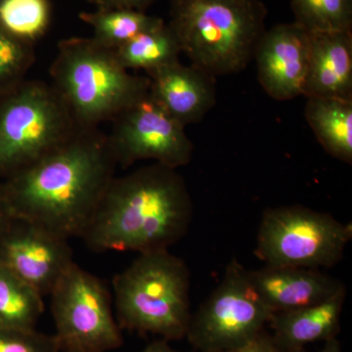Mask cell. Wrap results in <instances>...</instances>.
Here are the masks:
<instances>
[{
	"label": "cell",
	"instance_id": "obj_20",
	"mask_svg": "<svg viewBox=\"0 0 352 352\" xmlns=\"http://www.w3.org/2000/svg\"><path fill=\"white\" fill-rule=\"evenodd\" d=\"M80 19L92 28L95 41L112 50L164 22L162 18L129 9H96L80 13Z\"/></svg>",
	"mask_w": 352,
	"mask_h": 352
},
{
	"label": "cell",
	"instance_id": "obj_27",
	"mask_svg": "<svg viewBox=\"0 0 352 352\" xmlns=\"http://www.w3.org/2000/svg\"><path fill=\"white\" fill-rule=\"evenodd\" d=\"M13 215L9 208L6 191H4L3 182H0V234L3 232L7 224L12 219Z\"/></svg>",
	"mask_w": 352,
	"mask_h": 352
},
{
	"label": "cell",
	"instance_id": "obj_1",
	"mask_svg": "<svg viewBox=\"0 0 352 352\" xmlns=\"http://www.w3.org/2000/svg\"><path fill=\"white\" fill-rule=\"evenodd\" d=\"M117 168L107 134L99 127L80 129L64 144L3 180L11 214L67 239L80 238Z\"/></svg>",
	"mask_w": 352,
	"mask_h": 352
},
{
	"label": "cell",
	"instance_id": "obj_16",
	"mask_svg": "<svg viewBox=\"0 0 352 352\" xmlns=\"http://www.w3.org/2000/svg\"><path fill=\"white\" fill-rule=\"evenodd\" d=\"M344 298L346 291H342L317 305L275 312L268 324L273 342L278 349H288L337 337Z\"/></svg>",
	"mask_w": 352,
	"mask_h": 352
},
{
	"label": "cell",
	"instance_id": "obj_2",
	"mask_svg": "<svg viewBox=\"0 0 352 352\" xmlns=\"http://www.w3.org/2000/svg\"><path fill=\"white\" fill-rule=\"evenodd\" d=\"M193 219L184 178L157 163L113 178L80 239L96 252L168 250Z\"/></svg>",
	"mask_w": 352,
	"mask_h": 352
},
{
	"label": "cell",
	"instance_id": "obj_29",
	"mask_svg": "<svg viewBox=\"0 0 352 352\" xmlns=\"http://www.w3.org/2000/svg\"><path fill=\"white\" fill-rule=\"evenodd\" d=\"M321 352H342L340 344L337 338L326 340L325 346H324Z\"/></svg>",
	"mask_w": 352,
	"mask_h": 352
},
{
	"label": "cell",
	"instance_id": "obj_11",
	"mask_svg": "<svg viewBox=\"0 0 352 352\" xmlns=\"http://www.w3.org/2000/svg\"><path fill=\"white\" fill-rule=\"evenodd\" d=\"M74 263L69 239L36 222L13 217L0 234V263L43 296Z\"/></svg>",
	"mask_w": 352,
	"mask_h": 352
},
{
	"label": "cell",
	"instance_id": "obj_15",
	"mask_svg": "<svg viewBox=\"0 0 352 352\" xmlns=\"http://www.w3.org/2000/svg\"><path fill=\"white\" fill-rule=\"evenodd\" d=\"M303 96L352 100V31L310 34Z\"/></svg>",
	"mask_w": 352,
	"mask_h": 352
},
{
	"label": "cell",
	"instance_id": "obj_17",
	"mask_svg": "<svg viewBox=\"0 0 352 352\" xmlns=\"http://www.w3.org/2000/svg\"><path fill=\"white\" fill-rule=\"evenodd\" d=\"M305 120L323 149L352 164V100L307 97Z\"/></svg>",
	"mask_w": 352,
	"mask_h": 352
},
{
	"label": "cell",
	"instance_id": "obj_24",
	"mask_svg": "<svg viewBox=\"0 0 352 352\" xmlns=\"http://www.w3.org/2000/svg\"><path fill=\"white\" fill-rule=\"evenodd\" d=\"M0 352H61L55 335L0 328Z\"/></svg>",
	"mask_w": 352,
	"mask_h": 352
},
{
	"label": "cell",
	"instance_id": "obj_5",
	"mask_svg": "<svg viewBox=\"0 0 352 352\" xmlns=\"http://www.w3.org/2000/svg\"><path fill=\"white\" fill-rule=\"evenodd\" d=\"M116 319L122 330L162 339L186 338L190 311V272L168 250L139 254L113 280Z\"/></svg>",
	"mask_w": 352,
	"mask_h": 352
},
{
	"label": "cell",
	"instance_id": "obj_3",
	"mask_svg": "<svg viewBox=\"0 0 352 352\" xmlns=\"http://www.w3.org/2000/svg\"><path fill=\"white\" fill-rule=\"evenodd\" d=\"M50 85L80 129H97L149 94L148 76L133 75L113 50L92 38H69L58 44Z\"/></svg>",
	"mask_w": 352,
	"mask_h": 352
},
{
	"label": "cell",
	"instance_id": "obj_10",
	"mask_svg": "<svg viewBox=\"0 0 352 352\" xmlns=\"http://www.w3.org/2000/svg\"><path fill=\"white\" fill-rule=\"evenodd\" d=\"M109 147L118 166L127 168L150 161L177 170L193 157L194 145L185 127L148 94L112 120Z\"/></svg>",
	"mask_w": 352,
	"mask_h": 352
},
{
	"label": "cell",
	"instance_id": "obj_18",
	"mask_svg": "<svg viewBox=\"0 0 352 352\" xmlns=\"http://www.w3.org/2000/svg\"><path fill=\"white\" fill-rule=\"evenodd\" d=\"M119 63L129 69H144L146 73L179 61L182 45L168 23L164 22L142 32L129 43L113 50Z\"/></svg>",
	"mask_w": 352,
	"mask_h": 352
},
{
	"label": "cell",
	"instance_id": "obj_14",
	"mask_svg": "<svg viewBox=\"0 0 352 352\" xmlns=\"http://www.w3.org/2000/svg\"><path fill=\"white\" fill-rule=\"evenodd\" d=\"M249 277L259 298L274 312L310 307L346 291L342 282L317 268L265 265L249 270Z\"/></svg>",
	"mask_w": 352,
	"mask_h": 352
},
{
	"label": "cell",
	"instance_id": "obj_8",
	"mask_svg": "<svg viewBox=\"0 0 352 352\" xmlns=\"http://www.w3.org/2000/svg\"><path fill=\"white\" fill-rule=\"evenodd\" d=\"M50 296L61 351L107 352L122 346V330L98 277L74 263Z\"/></svg>",
	"mask_w": 352,
	"mask_h": 352
},
{
	"label": "cell",
	"instance_id": "obj_4",
	"mask_svg": "<svg viewBox=\"0 0 352 352\" xmlns=\"http://www.w3.org/2000/svg\"><path fill=\"white\" fill-rule=\"evenodd\" d=\"M171 29L191 64L214 78L240 73L265 32L261 0H170Z\"/></svg>",
	"mask_w": 352,
	"mask_h": 352
},
{
	"label": "cell",
	"instance_id": "obj_22",
	"mask_svg": "<svg viewBox=\"0 0 352 352\" xmlns=\"http://www.w3.org/2000/svg\"><path fill=\"white\" fill-rule=\"evenodd\" d=\"M294 22L309 34L352 31V0H289Z\"/></svg>",
	"mask_w": 352,
	"mask_h": 352
},
{
	"label": "cell",
	"instance_id": "obj_25",
	"mask_svg": "<svg viewBox=\"0 0 352 352\" xmlns=\"http://www.w3.org/2000/svg\"><path fill=\"white\" fill-rule=\"evenodd\" d=\"M96 9H129L146 12L149 7L159 0H87Z\"/></svg>",
	"mask_w": 352,
	"mask_h": 352
},
{
	"label": "cell",
	"instance_id": "obj_9",
	"mask_svg": "<svg viewBox=\"0 0 352 352\" xmlns=\"http://www.w3.org/2000/svg\"><path fill=\"white\" fill-rule=\"evenodd\" d=\"M274 314L252 287L249 270L234 259L219 286L192 315L186 338L201 352L233 349L263 332Z\"/></svg>",
	"mask_w": 352,
	"mask_h": 352
},
{
	"label": "cell",
	"instance_id": "obj_31",
	"mask_svg": "<svg viewBox=\"0 0 352 352\" xmlns=\"http://www.w3.org/2000/svg\"><path fill=\"white\" fill-rule=\"evenodd\" d=\"M61 352H73V351H61Z\"/></svg>",
	"mask_w": 352,
	"mask_h": 352
},
{
	"label": "cell",
	"instance_id": "obj_12",
	"mask_svg": "<svg viewBox=\"0 0 352 352\" xmlns=\"http://www.w3.org/2000/svg\"><path fill=\"white\" fill-rule=\"evenodd\" d=\"M258 78L268 96L293 100L305 94L310 60V34L293 23L265 30L254 50Z\"/></svg>",
	"mask_w": 352,
	"mask_h": 352
},
{
	"label": "cell",
	"instance_id": "obj_30",
	"mask_svg": "<svg viewBox=\"0 0 352 352\" xmlns=\"http://www.w3.org/2000/svg\"><path fill=\"white\" fill-rule=\"evenodd\" d=\"M276 352H305L303 347H294V349H277Z\"/></svg>",
	"mask_w": 352,
	"mask_h": 352
},
{
	"label": "cell",
	"instance_id": "obj_6",
	"mask_svg": "<svg viewBox=\"0 0 352 352\" xmlns=\"http://www.w3.org/2000/svg\"><path fill=\"white\" fill-rule=\"evenodd\" d=\"M80 129L50 83L24 80L0 92V178L36 163Z\"/></svg>",
	"mask_w": 352,
	"mask_h": 352
},
{
	"label": "cell",
	"instance_id": "obj_7",
	"mask_svg": "<svg viewBox=\"0 0 352 352\" xmlns=\"http://www.w3.org/2000/svg\"><path fill=\"white\" fill-rule=\"evenodd\" d=\"M352 238L351 223L300 205L264 210L256 256L266 266L332 267Z\"/></svg>",
	"mask_w": 352,
	"mask_h": 352
},
{
	"label": "cell",
	"instance_id": "obj_23",
	"mask_svg": "<svg viewBox=\"0 0 352 352\" xmlns=\"http://www.w3.org/2000/svg\"><path fill=\"white\" fill-rule=\"evenodd\" d=\"M34 46L15 38L0 25V92L25 80L36 62Z\"/></svg>",
	"mask_w": 352,
	"mask_h": 352
},
{
	"label": "cell",
	"instance_id": "obj_26",
	"mask_svg": "<svg viewBox=\"0 0 352 352\" xmlns=\"http://www.w3.org/2000/svg\"><path fill=\"white\" fill-rule=\"evenodd\" d=\"M277 349L272 337L264 330L242 346L215 352H276Z\"/></svg>",
	"mask_w": 352,
	"mask_h": 352
},
{
	"label": "cell",
	"instance_id": "obj_28",
	"mask_svg": "<svg viewBox=\"0 0 352 352\" xmlns=\"http://www.w3.org/2000/svg\"><path fill=\"white\" fill-rule=\"evenodd\" d=\"M142 352H182L175 351L168 344V340L161 339L155 340L151 344H148L147 347Z\"/></svg>",
	"mask_w": 352,
	"mask_h": 352
},
{
	"label": "cell",
	"instance_id": "obj_21",
	"mask_svg": "<svg viewBox=\"0 0 352 352\" xmlns=\"http://www.w3.org/2000/svg\"><path fill=\"white\" fill-rule=\"evenodd\" d=\"M51 16L50 0H0V25L32 45L45 36Z\"/></svg>",
	"mask_w": 352,
	"mask_h": 352
},
{
	"label": "cell",
	"instance_id": "obj_13",
	"mask_svg": "<svg viewBox=\"0 0 352 352\" xmlns=\"http://www.w3.org/2000/svg\"><path fill=\"white\" fill-rule=\"evenodd\" d=\"M149 95L183 126L201 122L217 103V78L176 61L147 73Z\"/></svg>",
	"mask_w": 352,
	"mask_h": 352
},
{
	"label": "cell",
	"instance_id": "obj_19",
	"mask_svg": "<svg viewBox=\"0 0 352 352\" xmlns=\"http://www.w3.org/2000/svg\"><path fill=\"white\" fill-rule=\"evenodd\" d=\"M44 296L0 263V328L36 330Z\"/></svg>",
	"mask_w": 352,
	"mask_h": 352
}]
</instances>
